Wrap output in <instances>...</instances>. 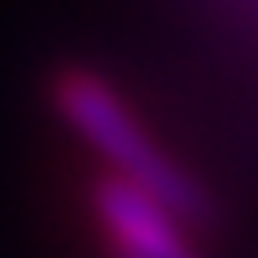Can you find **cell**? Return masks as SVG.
Wrapping results in <instances>:
<instances>
[{"instance_id":"1","label":"cell","mask_w":258,"mask_h":258,"mask_svg":"<svg viewBox=\"0 0 258 258\" xmlns=\"http://www.w3.org/2000/svg\"><path fill=\"white\" fill-rule=\"evenodd\" d=\"M50 104H54L59 122L91 154H100L104 177H118V181H132V186L159 195L204 227L209 200H204L200 181L159 145V136L145 127L136 104L104 73L86 68V63H63L50 77Z\"/></svg>"},{"instance_id":"2","label":"cell","mask_w":258,"mask_h":258,"mask_svg":"<svg viewBox=\"0 0 258 258\" xmlns=\"http://www.w3.org/2000/svg\"><path fill=\"white\" fill-rule=\"evenodd\" d=\"M86 204L95 240L109 258H204L200 222L132 181L100 172Z\"/></svg>"}]
</instances>
